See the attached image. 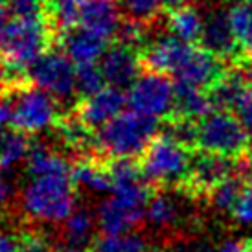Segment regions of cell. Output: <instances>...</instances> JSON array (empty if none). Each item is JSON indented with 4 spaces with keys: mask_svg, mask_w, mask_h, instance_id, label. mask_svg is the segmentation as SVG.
I'll use <instances>...</instances> for the list:
<instances>
[{
    "mask_svg": "<svg viewBox=\"0 0 252 252\" xmlns=\"http://www.w3.org/2000/svg\"><path fill=\"white\" fill-rule=\"evenodd\" d=\"M72 171L32 177L21 195L22 210L42 223H64L76 212Z\"/></svg>",
    "mask_w": 252,
    "mask_h": 252,
    "instance_id": "1",
    "label": "cell"
},
{
    "mask_svg": "<svg viewBox=\"0 0 252 252\" xmlns=\"http://www.w3.org/2000/svg\"><path fill=\"white\" fill-rule=\"evenodd\" d=\"M52 26L42 17H17L0 35V56L9 72L26 74L52 42Z\"/></svg>",
    "mask_w": 252,
    "mask_h": 252,
    "instance_id": "2",
    "label": "cell"
},
{
    "mask_svg": "<svg viewBox=\"0 0 252 252\" xmlns=\"http://www.w3.org/2000/svg\"><path fill=\"white\" fill-rule=\"evenodd\" d=\"M157 120L127 111L99 127L94 134V147L112 158H133L144 155L157 133Z\"/></svg>",
    "mask_w": 252,
    "mask_h": 252,
    "instance_id": "3",
    "label": "cell"
},
{
    "mask_svg": "<svg viewBox=\"0 0 252 252\" xmlns=\"http://www.w3.org/2000/svg\"><path fill=\"white\" fill-rule=\"evenodd\" d=\"M112 195L99 204L96 221L103 234H127L133 232L146 217L149 189L144 181L116 186Z\"/></svg>",
    "mask_w": 252,
    "mask_h": 252,
    "instance_id": "4",
    "label": "cell"
},
{
    "mask_svg": "<svg viewBox=\"0 0 252 252\" xmlns=\"http://www.w3.org/2000/svg\"><path fill=\"white\" fill-rule=\"evenodd\" d=\"M191 157L188 146L171 134L155 136L142 155V171L146 181L160 186H177L188 182Z\"/></svg>",
    "mask_w": 252,
    "mask_h": 252,
    "instance_id": "5",
    "label": "cell"
},
{
    "mask_svg": "<svg viewBox=\"0 0 252 252\" xmlns=\"http://www.w3.org/2000/svg\"><path fill=\"white\" fill-rule=\"evenodd\" d=\"M197 146L204 153L234 158L241 157L249 147V133L230 111H212L199 122Z\"/></svg>",
    "mask_w": 252,
    "mask_h": 252,
    "instance_id": "6",
    "label": "cell"
},
{
    "mask_svg": "<svg viewBox=\"0 0 252 252\" xmlns=\"http://www.w3.org/2000/svg\"><path fill=\"white\" fill-rule=\"evenodd\" d=\"M129 111L147 118H166L175 111V85L158 72H147L136 77L127 92Z\"/></svg>",
    "mask_w": 252,
    "mask_h": 252,
    "instance_id": "7",
    "label": "cell"
},
{
    "mask_svg": "<svg viewBox=\"0 0 252 252\" xmlns=\"http://www.w3.org/2000/svg\"><path fill=\"white\" fill-rule=\"evenodd\" d=\"M30 74L56 101H70L77 94V66L64 52H46Z\"/></svg>",
    "mask_w": 252,
    "mask_h": 252,
    "instance_id": "8",
    "label": "cell"
},
{
    "mask_svg": "<svg viewBox=\"0 0 252 252\" xmlns=\"http://www.w3.org/2000/svg\"><path fill=\"white\" fill-rule=\"evenodd\" d=\"M56 99L39 87H24L13 103V126L17 131L37 134L59 124Z\"/></svg>",
    "mask_w": 252,
    "mask_h": 252,
    "instance_id": "9",
    "label": "cell"
},
{
    "mask_svg": "<svg viewBox=\"0 0 252 252\" xmlns=\"http://www.w3.org/2000/svg\"><path fill=\"white\" fill-rule=\"evenodd\" d=\"M127 105V96L116 87H103L99 92L87 96L77 105V118L91 129H99L111 120H114L118 114L124 112V107Z\"/></svg>",
    "mask_w": 252,
    "mask_h": 252,
    "instance_id": "10",
    "label": "cell"
},
{
    "mask_svg": "<svg viewBox=\"0 0 252 252\" xmlns=\"http://www.w3.org/2000/svg\"><path fill=\"white\" fill-rule=\"evenodd\" d=\"M142 61L138 59V54L134 48L126 44H114L105 50L103 57L99 59V68L103 72L105 81L111 87L122 89V87H131L140 76Z\"/></svg>",
    "mask_w": 252,
    "mask_h": 252,
    "instance_id": "11",
    "label": "cell"
},
{
    "mask_svg": "<svg viewBox=\"0 0 252 252\" xmlns=\"http://www.w3.org/2000/svg\"><path fill=\"white\" fill-rule=\"evenodd\" d=\"M118 0H81L77 28L109 41L120 30Z\"/></svg>",
    "mask_w": 252,
    "mask_h": 252,
    "instance_id": "12",
    "label": "cell"
},
{
    "mask_svg": "<svg viewBox=\"0 0 252 252\" xmlns=\"http://www.w3.org/2000/svg\"><path fill=\"white\" fill-rule=\"evenodd\" d=\"M201 44L219 59L236 57L239 44L232 33V26L228 21V11H214L204 19V30L201 35Z\"/></svg>",
    "mask_w": 252,
    "mask_h": 252,
    "instance_id": "13",
    "label": "cell"
},
{
    "mask_svg": "<svg viewBox=\"0 0 252 252\" xmlns=\"http://www.w3.org/2000/svg\"><path fill=\"white\" fill-rule=\"evenodd\" d=\"M232 171H234V166H232L230 158L212 153H203L199 155L195 160H191L189 177L186 184H189L197 191L210 193L219 182L232 177Z\"/></svg>",
    "mask_w": 252,
    "mask_h": 252,
    "instance_id": "14",
    "label": "cell"
},
{
    "mask_svg": "<svg viewBox=\"0 0 252 252\" xmlns=\"http://www.w3.org/2000/svg\"><path fill=\"white\" fill-rule=\"evenodd\" d=\"M64 54L70 57L76 66L98 63L107 50V41L81 28L70 30L63 33Z\"/></svg>",
    "mask_w": 252,
    "mask_h": 252,
    "instance_id": "15",
    "label": "cell"
},
{
    "mask_svg": "<svg viewBox=\"0 0 252 252\" xmlns=\"http://www.w3.org/2000/svg\"><path fill=\"white\" fill-rule=\"evenodd\" d=\"M98 223L91 212L76 210L66 221L63 230V243L59 247L61 252H87L91 245L94 224Z\"/></svg>",
    "mask_w": 252,
    "mask_h": 252,
    "instance_id": "16",
    "label": "cell"
},
{
    "mask_svg": "<svg viewBox=\"0 0 252 252\" xmlns=\"http://www.w3.org/2000/svg\"><path fill=\"white\" fill-rule=\"evenodd\" d=\"M214 111L210 101V94L206 91L188 87V85H175V111L179 118L203 120Z\"/></svg>",
    "mask_w": 252,
    "mask_h": 252,
    "instance_id": "17",
    "label": "cell"
},
{
    "mask_svg": "<svg viewBox=\"0 0 252 252\" xmlns=\"http://www.w3.org/2000/svg\"><path fill=\"white\" fill-rule=\"evenodd\" d=\"M72 181L76 186L91 193H107L112 189L109 168H103L99 162L89 158H83L72 166Z\"/></svg>",
    "mask_w": 252,
    "mask_h": 252,
    "instance_id": "18",
    "label": "cell"
},
{
    "mask_svg": "<svg viewBox=\"0 0 252 252\" xmlns=\"http://www.w3.org/2000/svg\"><path fill=\"white\" fill-rule=\"evenodd\" d=\"M168 28L171 35L186 42L201 41L204 30V19L195 7L191 6H182L173 9L168 17Z\"/></svg>",
    "mask_w": 252,
    "mask_h": 252,
    "instance_id": "19",
    "label": "cell"
},
{
    "mask_svg": "<svg viewBox=\"0 0 252 252\" xmlns=\"http://www.w3.org/2000/svg\"><path fill=\"white\" fill-rule=\"evenodd\" d=\"M26 166H28L30 177L72 171V166L66 162L64 157H61L54 149H50L48 146H42V144H37V146L32 147L28 160H26Z\"/></svg>",
    "mask_w": 252,
    "mask_h": 252,
    "instance_id": "20",
    "label": "cell"
},
{
    "mask_svg": "<svg viewBox=\"0 0 252 252\" xmlns=\"http://www.w3.org/2000/svg\"><path fill=\"white\" fill-rule=\"evenodd\" d=\"M32 146L26 133L22 131H13L6 133L0 140V169L9 171L15 169L19 164L28 160Z\"/></svg>",
    "mask_w": 252,
    "mask_h": 252,
    "instance_id": "21",
    "label": "cell"
},
{
    "mask_svg": "<svg viewBox=\"0 0 252 252\" xmlns=\"http://www.w3.org/2000/svg\"><path fill=\"white\" fill-rule=\"evenodd\" d=\"M228 21L232 33L239 44V50L245 54H252V4L239 2L228 9Z\"/></svg>",
    "mask_w": 252,
    "mask_h": 252,
    "instance_id": "22",
    "label": "cell"
},
{
    "mask_svg": "<svg viewBox=\"0 0 252 252\" xmlns=\"http://www.w3.org/2000/svg\"><path fill=\"white\" fill-rule=\"evenodd\" d=\"M81 0H50L48 22L52 28H59L63 33L76 30L79 24Z\"/></svg>",
    "mask_w": 252,
    "mask_h": 252,
    "instance_id": "23",
    "label": "cell"
},
{
    "mask_svg": "<svg viewBox=\"0 0 252 252\" xmlns=\"http://www.w3.org/2000/svg\"><path fill=\"white\" fill-rule=\"evenodd\" d=\"M92 252H146V241L133 232L103 234L92 243Z\"/></svg>",
    "mask_w": 252,
    "mask_h": 252,
    "instance_id": "24",
    "label": "cell"
},
{
    "mask_svg": "<svg viewBox=\"0 0 252 252\" xmlns=\"http://www.w3.org/2000/svg\"><path fill=\"white\" fill-rule=\"evenodd\" d=\"M91 131V127L77 118V114H74L72 118L63 120L59 124V134L64 140V144L72 149H77V151H85V149L94 147V134Z\"/></svg>",
    "mask_w": 252,
    "mask_h": 252,
    "instance_id": "25",
    "label": "cell"
},
{
    "mask_svg": "<svg viewBox=\"0 0 252 252\" xmlns=\"http://www.w3.org/2000/svg\"><path fill=\"white\" fill-rule=\"evenodd\" d=\"M177 214H179V208H177L175 201L171 197L164 195V193L153 195L147 201L146 219L147 223L157 226V228H164V226L173 224L177 219Z\"/></svg>",
    "mask_w": 252,
    "mask_h": 252,
    "instance_id": "26",
    "label": "cell"
},
{
    "mask_svg": "<svg viewBox=\"0 0 252 252\" xmlns=\"http://www.w3.org/2000/svg\"><path fill=\"white\" fill-rule=\"evenodd\" d=\"M241 179L239 177H228L223 182H219L216 188L210 191V203L216 210L221 212H232L236 201L241 195Z\"/></svg>",
    "mask_w": 252,
    "mask_h": 252,
    "instance_id": "27",
    "label": "cell"
},
{
    "mask_svg": "<svg viewBox=\"0 0 252 252\" xmlns=\"http://www.w3.org/2000/svg\"><path fill=\"white\" fill-rule=\"evenodd\" d=\"M105 77H103V72L99 68L98 63H91V64H81L77 66V92L81 96H92L103 89L105 85Z\"/></svg>",
    "mask_w": 252,
    "mask_h": 252,
    "instance_id": "28",
    "label": "cell"
},
{
    "mask_svg": "<svg viewBox=\"0 0 252 252\" xmlns=\"http://www.w3.org/2000/svg\"><path fill=\"white\" fill-rule=\"evenodd\" d=\"M118 2L133 21H138L142 24L153 21L160 7V0H118Z\"/></svg>",
    "mask_w": 252,
    "mask_h": 252,
    "instance_id": "29",
    "label": "cell"
},
{
    "mask_svg": "<svg viewBox=\"0 0 252 252\" xmlns=\"http://www.w3.org/2000/svg\"><path fill=\"white\" fill-rule=\"evenodd\" d=\"M232 217L243 226H252V184L241 189V195L232 208Z\"/></svg>",
    "mask_w": 252,
    "mask_h": 252,
    "instance_id": "30",
    "label": "cell"
},
{
    "mask_svg": "<svg viewBox=\"0 0 252 252\" xmlns=\"http://www.w3.org/2000/svg\"><path fill=\"white\" fill-rule=\"evenodd\" d=\"M21 252H61L41 234H24L21 239Z\"/></svg>",
    "mask_w": 252,
    "mask_h": 252,
    "instance_id": "31",
    "label": "cell"
},
{
    "mask_svg": "<svg viewBox=\"0 0 252 252\" xmlns=\"http://www.w3.org/2000/svg\"><path fill=\"white\" fill-rule=\"evenodd\" d=\"M7 6L15 17H41L42 0H7Z\"/></svg>",
    "mask_w": 252,
    "mask_h": 252,
    "instance_id": "32",
    "label": "cell"
},
{
    "mask_svg": "<svg viewBox=\"0 0 252 252\" xmlns=\"http://www.w3.org/2000/svg\"><path fill=\"white\" fill-rule=\"evenodd\" d=\"M0 252H21L19 239L4 228H0Z\"/></svg>",
    "mask_w": 252,
    "mask_h": 252,
    "instance_id": "33",
    "label": "cell"
},
{
    "mask_svg": "<svg viewBox=\"0 0 252 252\" xmlns=\"http://www.w3.org/2000/svg\"><path fill=\"white\" fill-rule=\"evenodd\" d=\"M9 124H13V103L0 96V129H6Z\"/></svg>",
    "mask_w": 252,
    "mask_h": 252,
    "instance_id": "34",
    "label": "cell"
},
{
    "mask_svg": "<svg viewBox=\"0 0 252 252\" xmlns=\"http://www.w3.org/2000/svg\"><path fill=\"white\" fill-rule=\"evenodd\" d=\"M9 197H11V184L7 182L4 171L0 169V206H4L9 201Z\"/></svg>",
    "mask_w": 252,
    "mask_h": 252,
    "instance_id": "35",
    "label": "cell"
},
{
    "mask_svg": "<svg viewBox=\"0 0 252 252\" xmlns=\"http://www.w3.org/2000/svg\"><path fill=\"white\" fill-rule=\"evenodd\" d=\"M9 13H11V9L7 6V0H0V35H2V32L7 28V24L11 22Z\"/></svg>",
    "mask_w": 252,
    "mask_h": 252,
    "instance_id": "36",
    "label": "cell"
},
{
    "mask_svg": "<svg viewBox=\"0 0 252 252\" xmlns=\"http://www.w3.org/2000/svg\"><path fill=\"white\" fill-rule=\"evenodd\" d=\"M219 252H249L247 243H239V241H224Z\"/></svg>",
    "mask_w": 252,
    "mask_h": 252,
    "instance_id": "37",
    "label": "cell"
},
{
    "mask_svg": "<svg viewBox=\"0 0 252 252\" xmlns=\"http://www.w3.org/2000/svg\"><path fill=\"white\" fill-rule=\"evenodd\" d=\"M186 2H188V0H160V6L169 9V11H173V9H177V7L186 6Z\"/></svg>",
    "mask_w": 252,
    "mask_h": 252,
    "instance_id": "38",
    "label": "cell"
},
{
    "mask_svg": "<svg viewBox=\"0 0 252 252\" xmlns=\"http://www.w3.org/2000/svg\"><path fill=\"white\" fill-rule=\"evenodd\" d=\"M6 64H4V59H2V56H0V91H2V87L6 85Z\"/></svg>",
    "mask_w": 252,
    "mask_h": 252,
    "instance_id": "39",
    "label": "cell"
},
{
    "mask_svg": "<svg viewBox=\"0 0 252 252\" xmlns=\"http://www.w3.org/2000/svg\"><path fill=\"white\" fill-rule=\"evenodd\" d=\"M249 151L252 155V131H249Z\"/></svg>",
    "mask_w": 252,
    "mask_h": 252,
    "instance_id": "40",
    "label": "cell"
},
{
    "mask_svg": "<svg viewBox=\"0 0 252 252\" xmlns=\"http://www.w3.org/2000/svg\"><path fill=\"white\" fill-rule=\"evenodd\" d=\"M247 177H249V179H251V184H252V168L249 169V173H247Z\"/></svg>",
    "mask_w": 252,
    "mask_h": 252,
    "instance_id": "41",
    "label": "cell"
},
{
    "mask_svg": "<svg viewBox=\"0 0 252 252\" xmlns=\"http://www.w3.org/2000/svg\"><path fill=\"white\" fill-rule=\"evenodd\" d=\"M230 2H234V4H239V2H249V0H230Z\"/></svg>",
    "mask_w": 252,
    "mask_h": 252,
    "instance_id": "42",
    "label": "cell"
},
{
    "mask_svg": "<svg viewBox=\"0 0 252 252\" xmlns=\"http://www.w3.org/2000/svg\"><path fill=\"white\" fill-rule=\"evenodd\" d=\"M4 134H6V131H4V129H0V140H2V136H4Z\"/></svg>",
    "mask_w": 252,
    "mask_h": 252,
    "instance_id": "43",
    "label": "cell"
}]
</instances>
